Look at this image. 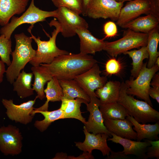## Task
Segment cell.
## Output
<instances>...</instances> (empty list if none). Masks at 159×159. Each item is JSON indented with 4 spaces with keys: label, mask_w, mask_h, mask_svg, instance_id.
Returning <instances> with one entry per match:
<instances>
[{
    "label": "cell",
    "mask_w": 159,
    "mask_h": 159,
    "mask_svg": "<svg viewBox=\"0 0 159 159\" xmlns=\"http://www.w3.org/2000/svg\"><path fill=\"white\" fill-rule=\"evenodd\" d=\"M97 60L93 56L80 53H69L56 57L49 64H41L58 80L74 79L91 68Z\"/></svg>",
    "instance_id": "cell-1"
},
{
    "label": "cell",
    "mask_w": 159,
    "mask_h": 159,
    "mask_svg": "<svg viewBox=\"0 0 159 159\" xmlns=\"http://www.w3.org/2000/svg\"><path fill=\"white\" fill-rule=\"evenodd\" d=\"M14 37L16 44L14 50L11 54L12 60L5 72L7 80L11 84L36 53V50L32 46L31 37L22 32L15 34Z\"/></svg>",
    "instance_id": "cell-2"
},
{
    "label": "cell",
    "mask_w": 159,
    "mask_h": 159,
    "mask_svg": "<svg viewBox=\"0 0 159 159\" xmlns=\"http://www.w3.org/2000/svg\"><path fill=\"white\" fill-rule=\"evenodd\" d=\"M49 24L50 26H54L55 28L52 32V36H49V40L47 41L41 40L39 37L37 38L32 34V29L29 28L28 29L32 38L37 46L35 55L29 62L32 66H39L41 64H50L56 57L69 53L66 50L59 49L56 45L57 36L61 32V28L58 21L54 19L50 21Z\"/></svg>",
    "instance_id": "cell-3"
},
{
    "label": "cell",
    "mask_w": 159,
    "mask_h": 159,
    "mask_svg": "<svg viewBox=\"0 0 159 159\" xmlns=\"http://www.w3.org/2000/svg\"><path fill=\"white\" fill-rule=\"evenodd\" d=\"M117 102L123 106L128 114L138 122L143 124L159 121V112L145 101L135 99L128 94L124 82L121 83L120 97Z\"/></svg>",
    "instance_id": "cell-4"
},
{
    "label": "cell",
    "mask_w": 159,
    "mask_h": 159,
    "mask_svg": "<svg viewBox=\"0 0 159 159\" xmlns=\"http://www.w3.org/2000/svg\"><path fill=\"white\" fill-rule=\"evenodd\" d=\"M34 0H31L30 4L25 12L19 17L13 16L10 22L2 26L0 30L1 34H4L8 39L11 36L14 30L19 26L24 24H30L29 27L32 29L35 23L45 21L46 19L51 17L56 18L57 11H48L42 10L36 7Z\"/></svg>",
    "instance_id": "cell-5"
},
{
    "label": "cell",
    "mask_w": 159,
    "mask_h": 159,
    "mask_svg": "<svg viewBox=\"0 0 159 159\" xmlns=\"http://www.w3.org/2000/svg\"><path fill=\"white\" fill-rule=\"evenodd\" d=\"M147 62L143 63L138 76L135 79L132 77L125 82L126 92L128 94L136 96L143 100L151 107L152 103L148 94L150 83L154 74L159 69V66L154 64L150 68L147 67Z\"/></svg>",
    "instance_id": "cell-6"
},
{
    "label": "cell",
    "mask_w": 159,
    "mask_h": 159,
    "mask_svg": "<svg viewBox=\"0 0 159 159\" xmlns=\"http://www.w3.org/2000/svg\"><path fill=\"white\" fill-rule=\"evenodd\" d=\"M127 29L122 38L112 42H105L103 50L115 57L132 49L146 46L148 34Z\"/></svg>",
    "instance_id": "cell-7"
},
{
    "label": "cell",
    "mask_w": 159,
    "mask_h": 159,
    "mask_svg": "<svg viewBox=\"0 0 159 159\" xmlns=\"http://www.w3.org/2000/svg\"><path fill=\"white\" fill-rule=\"evenodd\" d=\"M124 2L116 0H90L85 16L93 19L109 18L116 21Z\"/></svg>",
    "instance_id": "cell-8"
},
{
    "label": "cell",
    "mask_w": 159,
    "mask_h": 159,
    "mask_svg": "<svg viewBox=\"0 0 159 159\" xmlns=\"http://www.w3.org/2000/svg\"><path fill=\"white\" fill-rule=\"evenodd\" d=\"M57 18L61 28V33L66 38L73 37L79 28L88 29V24L85 19L75 12L65 7L58 8Z\"/></svg>",
    "instance_id": "cell-9"
},
{
    "label": "cell",
    "mask_w": 159,
    "mask_h": 159,
    "mask_svg": "<svg viewBox=\"0 0 159 159\" xmlns=\"http://www.w3.org/2000/svg\"><path fill=\"white\" fill-rule=\"evenodd\" d=\"M23 137L19 129L9 125L0 127V150L4 155L14 156L22 152Z\"/></svg>",
    "instance_id": "cell-10"
},
{
    "label": "cell",
    "mask_w": 159,
    "mask_h": 159,
    "mask_svg": "<svg viewBox=\"0 0 159 159\" xmlns=\"http://www.w3.org/2000/svg\"><path fill=\"white\" fill-rule=\"evenodd\" d=\"M37 98L19 105L15 104L12 99H3L1 102L6 109V114L10 120L25 125L30 123L34 115V105Z\"/></svg>",
    "instance_id": "cell-11"
},
{
    "label": "cell",
    "mask_w": 159,
    "mask_h": 159,
    "mask_svg": "<svg viewBox=\"0 0 159 159\" xmlns=\"http://www.w3.org/2000/svg\"><path fill=\"white\" fill-rule=\"evenodd\" d=\"M101 71L97 63L85 72L76 76L74 79L90 97H97L95 90L101 87L107 81L106 76H101Z\"/></svg>",
    "instance_id": "cell-12"
},
{
    "label": "cell",
    "mask_w": 159,
    "mask_h": 159,
    "mask_svg": "<svg viewBox=\"0 0 159 159\" xmlns=\"http://www.w3.org/2000/svg\"><path fill=\"white\" fill-rule=\"evenodd\" d=\"M85 139L83 142H75V146L83 152L92 153L94 150L100 151L103 156H108L111 150L108 146L107 140L110 136L106 133H90L83 127Z\"/></svg>",
    "instance_id": "cell-13"
},
{
    "label": "cell",
    "mask_w": 159,
    "mask_h": 159,
    "mask_svg": "<svg viewBox=\"0 0 159 159\" xmlns=\"http://www.w3.org/2000/svg\"><path fill=\"white\" fill-rule=\"evenodd\" d=\"M90 97V102L86 105L87 110L90 112L88 121L84 124L87 130L94 134L105 133L112 136L104 124V120L99 108V99L96 97Z\"/></svg>",
    "instance_id": "cell-14"
},
{
    "label": "cell",
    "mask_w": 159,
    "mask_h": 159,
    "mask_svg": "<svg viewBox=\"0 0 159 159\" xmlns=\"http://www.w3.org/2000/svg\"><path fill=\"white\" fill-rule=\"evenodd\" d=\"M150 6L148 0L128 1L121 9L116 24L121 27L141 14H149Z\"/></svg>",
    "instance_id": "cell-15"
},
{
    "label": "cell",
    "mask_w": 159,
    "mask_h": 159,
    "mask_svg": "<svg viewBox=\"0 0 159 159\" xmlns=\"http://www.w3.org/2000/svg\"><path fill=\"white\" fill-rule=\"evenodd\" d=\"M80 40V53L94 54L103 50L105 41L95 37L87 29L79 28L76 30Z\"/></svg>",
    "instance_id": "cell-16"
},
{
    "label": "cell",
    "mask_w": 159,
    "mask_h": 159,
    "mask_svg": "<svg viewBox=\"0 0 159 159\" xmlns=\"http://www.w3.org/2000/svg\"><path fill=\"white\" fill-rule=\"evenodd\" d=\"M111 134L112 137L108 138L107 140L122 145L124 148L122 152L125 155H132L139 158L145 159L147 149L151 145L146 139L144 142L134 141L118 137L112 133Z\"/></svg>",
    "instance_id": "cell-17"
},
{
    "label": "cell",
    "mask_w": 159,
    "mask_h": 159,
    "mask_svg": "<svg viewBox=\"0 0 159 159\" xmlns=\"http://www.w3.org/2000/svg\"><path fill=\"white\" fill-rule=\"evenodd\" d=\"M29 0H0V26L9 23L15 14L20 15L24 12Z\"/></svg>",
    "instance_id": "cell-18"
},
{
    "label": "cell",
    "mask_w": 159,
    "mask_h": 159,
    "mask_svg": "<svg viewBox=\"0 0 159 159\" xmlns=\"http://www.w3.org/2000/svg\"><path fill=\"white\" fill-rule=\"evenodd\" d=\"M104 120L105 126L110 133L122 138L136 140L137 134L132 127L133 125L126 118Z\"/></svg>",
    "instance_id": "cell-19"
},
{
    "label": "cell",
    "mask_w": 159,
    "mask_h": 159,
    "mask_svg": "<svg viewBox=\"0 0 159 159\" xmlns=\"http://www.w3.org/2000/svg\"><path fill=\"white\" fill-rule=\"evenodd\" d=\"M126 118L130 121L134 126L132 128L136 133L137 141H141L144 139L150 140H159V121L153 124H142L137 121L129 115Z\"/></svg>",
    "instance_id": "cell-20"
},
{
    "label": "cell",
    "mask_w": 159,
    "mask_h": 159,
    "mask_svg": "<svg viewBox=\"0 0 159 159\" xmlns=\"http://www.w3.org/2000/svg\"><path fill=\"white\" fill-rule=\"evenodd\" d=\"M159 19L149 14L145 16H139L121 27L136 32L148 34L159 25Z\"/></svg>",
    "instance_id": "cell-21"
},
{
    "label": "cell",
    "mask_w": 159,
    "mask_h": 159,
    "mask_svg": "<svg viewBox=\"0 0 159 159\" xmlns=\"http://www.w3.org/2000/svg\"><path fill=\"white\" fill-rule=\"evenodd\" d=\"M121 83L118 81H107L103 86L97 89L95 92L100 103L117 102L120 94Z\"/></svg>",
    "instance_id": "cell-22"
},
{
    "label": "cell",
    "mask_w": 159,
    "mask_h": 159,
    "mask_svg": "<svg viewBox=\"0 0 159 159\" xmlns=\"http://www.w3.org/2000/svg\"><path fill=\"white\" fill-rule=\"evenodd\" d=\"M31 69L34 75V81L32 88L37 94L36 97L37 99L42 100L45 97L44 85L53 77L46 68L42 65L33 66Z\"/></svg>",
    "instance_id": "cell-23"
},
{
    "label": "cell",
    "mask_w": 159,
    "mask_h": 159,
    "mask_svg": "<svg viewBox=\"0 0 159 159\" xmlns=\"http://www.w3.org/2000/svg\"><path fill=\"white\" fill-rule=\"evenodd\" d=\"M47 100L44 104L38 108H34V111L48 110L49 102L61 101L63 97L62 89L58 79L54 76L47 82V86L44 90Z\"/></svg>",
    "instance_id": "cell-24"
},
{
    "label": "cell",
    "mask_w": 159,
    "mask_h": 159,
    "mask_svg": "<svg viewBox=\"0 0 159 159\" xmlns=\"http://www.w3.org/2000/svg\"><path fill=\"white\" fill-rule=\"evenodd\" d=\"M33 75L32 73H26L23 70L12 83L13 90L21 98L23 99L34 95V90L31 87Z\"/></svg>",
    "instance_id": "cell-25"
},
{
    "label": "cell",
    "mask_w": 159,
    "mask_h": 159,
    "mask_svg": "<svg viewBox=\"0 0 159 159\" xmlns=\"http://www.w3.org/2000/svg\"><path fill=\"white\" fill-rule=\"evenodd\" d=\"M58 80L63 91V98L73 100L80 98L88 103L90 102V97L74 79Z\"/></svg>",
    "instance_id": "cell-26"
},
{
    "label": "cell",
    "mask_w": 159,
    "mask_h": 159,
    "mask_svg": "<svg viewBox=\"0 0 159 159\" xmlns=\"http://www.w3.org/2000/svg\"><path fill=\"white\" fill-rule=\"evenodd\" d=\"M34 115L40 113L44 118L41 120L35 121L34 125L41 132L46 130L51 123L54 121L60 119L72 118V117L63 111L60 108L52 111H33Z\"/></svg>",
    "instance_id": "cell-27"
},
{
    "label": "cell",
    "mask_w": 159,
    "mask_h": 159,
    "mask_svg": "<svg viewBox=\"0 0 159 159\" xmlns=\"http://www.w3.org/2000/svg\"><path fill=\"white\" fill-rule=\"evenodd\" d=\"M99 108L104 120H123L129 115L126 109L117 102L100 103Z\"/></svg>",
    "instance_id": "cell-28"
},
{
    "label": "cell",
    "mask_w": 159,
    "mask_h": 159,
    "mask_svg": "<svg viewBox=\"0 0 159 159\" xmlns=\"http://www.w3.org/2000/svg\"><path fill=\"white\" fill-rule=\"evenodd\" d=\"M60 108L64 112L70 116L72 118L77 119L84 124L86 122L85 119L82 115L80 107L81 104L86 105L88 102L83 99L77 98L70 100L63 98Z\"/></svg>",
    "instance_id": "cell-29"
},
{
    "label": "cell",
    "mask_w": 159,
    "mask_h": 159,
    "mask_svg": "<svg viewBox=\"0 0 159 159\" xmlns=\"http://www.w3.org/2000/svg\"><path fill=\"white\" fill-rule=\"evenodd\" d=\"M147 44L146 46L149 54V59L147 67L150 68L154 64L157 58L159 57L158 51L159 42V26H157L148 34Z\"/></svg>",
    "instance_id": "cell-30"
},
{
    "label": "cell",
    "mask_w": 159,
    "mask_h": 159,
    "mask_svg": "<svg viewBox=\"0 0 159 159\" xmlns=\"http://www.w3.org/2000/svg\"><path fill=\"white\" fill-rule=\"evenodd\" d=\"M124 54L128 55L132 60V69L131 75L133 78L138 75L143 64V61L148 59L149 54L146 46L141 47L138 50L127 51Z\"/></svg>",
    "instance_id": "cell-31"
},
{
    "label": "cell",
    "mask_w": 159,
    "mask_h": 159,
    "mask_svg": "<svg viewBox=\"0 0 159 159\" xmlns=\"http://www.w3.org/2000/svg\"><path fill=\"white\" fill-rule=\"evenodd\" d=\"M12 42L11 39L6 38L4 34L0 36V57L1 60L7 66L11 61L10 56L12 52Z\"/></svg>",
    "instance_id": "cell-32"
},
{
    "label": "cell",
    "mask_w": 159,
    "mask_h": 159,
    "mask_svg": "<svg viewBox=\"0 0 159 159\" xmlns=\"http://www.w3.org/2000/svg\"><path fill=\"white\" fill-rule=\"evenodd\" d=\"M57 8L63 7L77 14H82L83 8L82 0H51Z\"/></svg>",
    "instance_id": "cell-33"
},
{
    "label": "cell",
    "mask_w": 159,
    "mask_h": 159,
    "mask_svg": "<svg viewBox=\"0 0 159 159\" xmlns=\"http://www.w3.org/2000/svg\"><path fill=\"white\" fill-rule=\"evenodd\" d=\"M105 71L108 74L111 75L117 74L121 68L120 64L118 60L114 58L109 59L106 62Z\"/></svg>",
    "instance_id": "cell-34"
},
{
    "label": "cell",
    "mask_w": 159,
    "mask_h": 159,
    "mask_svg": "<svg viewBox=\"0 0 159 159\" xmlns=\"http://www.w3.org/2000/svg\"><path fill=\"white\" fill-rule=\"evenodd\" d=\"M151 144L148 147L145 153V159L149 158L159 159V140L155 141L147 140Z\"/></svg>",
    "instance_id": "cell-35"
},
{
    "label": "cell",
    "mask_w": 159,
    "mask_h": 159,
    "mask_svg": "<svg viewBox=\"0 0 159 159\" xmlns=\"http://www.w3.org/2000/svg\"><path fill=\"white\" fill-rule=\"evenodd\" d=\"M103 30L105 35L104 39L115 36L117 32L116 24L112 21H107L104 24Z\"/></svg>",
    "instance_id": "cell-36"
},
{
    "label": "cell",
    "mask_w": 159,
    "mask_h": 159,
    "mask_svg": "<svg viewBox=\"0 0 159 159\" xmlns=\"http://www.w3.org/2000/svg\"><path fill=\"white\" fill-rule=\"evenodd\" d=\"M148 1L150 6L149 14L154 16L159 19V0H148Z\"/></svg>",
    "instance_id": "cell-37"
},
{
    "label": "cell",
    "mask_w": 159,
    "mask_h": 159,
    "mask_svg": "<svg viewBox=\"0 0 159 159\" xmlns=\"http://www.w3.org/2000/svg\"><path fill=\"white\" fill-rule=\"evenodd\" d=\"M110 154L107 156V159H127L129 157L128 155H125L122 151L115 152L111 150Z\"/></svg>",
    "instance_id": "cell-38"
},
{
    "label": "cell",
    "mask_w": 159,
    "mask_h": 159,
    "mask_svg": "<svg viewBox=\"0 0 159 159\" xmlns=\"http://www.w3.org/2000/svg\"><path fill=\"white\" fill-rule=\"evenodd\" d=\"M149 96L155 100L159 103V87H150L148 91Z\"/></svg>",
    "instance_id": "cell-39"
},
{
    "label": "cell",
    "mask_w": 159,
    "mask_h": 159,
    "mask_svg": "<svg viewBox=\"0 0 159 159\" xmlns=\"http://www.w3.org/2000/svg\"><path fill=\"white\" fill-rule=\"evenodd\" d=\"M94 157L92 153H90L88 152H84L82 154L77 157H75L72 156H67V159H94Z\"/></svg>",
    "instance_id": "cell-40"
},
{
    "label": "cell",
    "mask_w": 159,
    "mask_h": 159,
    "mask_svg": "<svg viewBox=\"0 0 159 159\" xmlns=\"http://www.w3.org/2000/svg\"><path fill=\"white\" fill-rule=\"evenodd\" d=\"M150 85L152 87H159V73L156 72L153 76Z\"/></svg>",
    "instance_id": "cell-41"
},
{
    "label": "cell",
    "mask_w": 159,
    "mask_h": 159,
    "mask_svg": "<svg viewBox=\"0 0 159 159\" xmlns=\"http://www.w3.org/2000/svg\"><path fill=\"white\" fill-rule=\"evenodd\" d=\"M4 64L3 61L0 60V84L3 81L4 74L6 71Z\"/></svg>",
    "instance_id": "cell-42"
},
{
    "label": "cell",
    "mask_w": 159,
    "mask_h": 159,
    "mask_svg": "<svg viewBox=\"0 0 159 159\" xmlns=\"http://www.w3.org/2000/svg\"><path fill=\"white\" fill-rule=\"evenodd\" d=\"M90 1V0H82L83 8L82 15L83 16H85L86 7Z\"/></svg>",
    "instance_id": "cell-43"
},
{
    "label": "cell",
    "mask_w": 159,
    "mask_h": 159,
    "mask_svg": "<svg viewBox=\"0 0 159 159\" xmlns=\"http://www.w3.org/2000/svg\"><path fill=\"white\" fill-rule=\"evenodd\" d=\"M67 156L66 153H58L56 154L54 159H66Z\"/></svg>",
    "instance_id": "cell-44"
},
{
    "label": "cell",
    "mask_w": 159,
    "mask_h": 159,
    "mask_svg": "<svg viewBox=\"0 0 159 159\" xmlns=\"http://www.w3.org/2000/svg\"><path fill=\"white\" fill-rule=\"evenodd\" d=\"M155 64H156L159 66V57H158L155 62Z\"/></svg>",
    "instance_id": "cell-45"
},
{
    "label": "cell",
    "mask_w": 159,
    "mask_h": 159,
    "mask_svg": "<svg viewBox=\"0 0 159 159\" xmlns=\"http://www.w3.org/2000/svg\"><path fill=\"white\" fill-rule=\"evenodd\" d=\"M133 0H117V1L120 2H124L126 1H129Z\"/></svg>",
    "instance_id": "cell-46"
},
{
    "label": "cell",
    "mask_w": 159,
    "mask_h": 159,
    "mask_svg": "<svg viewBox=\"0 0 159 159\" xmlns=\"http://www.w3.org/2000/svg\"><path fill=\"white\" fill-rule=\"evenodd\" d=\"M116 0L117 1V0Z\"/></svg>",
    "instance_id": "cell-47"
}]
</instances>
